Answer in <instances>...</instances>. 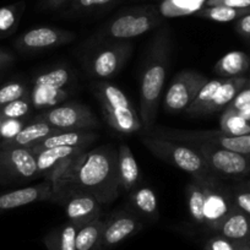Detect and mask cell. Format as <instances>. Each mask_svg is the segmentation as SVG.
Wrapping results in <instances>:
<instances>
[{"instance_id": "6da1fadb", "label": "cell", "mask_w": 250, "mask_h": 250, "mask_svg": "<svg viewBox=\"0 0 250 250\" xmlns=\"http://www.w3.org/2000/svg\"><path fill=\"white\" fill-rule=\"evenodd\" d=\"M73 193H85L95 196L102 205L114 203L119 196L118 177V147L113 144L101 145L79 156L53 182L50 203H59Z\"/></svg>"}, {"instance_id": "7a4b0ae2", "label": "cell", "mask_w": 250, "mask_h": 250, "mask_svg": "<svg viewBox=\"0 0 250 250\" xmlns=\"http://www.w3.org/2000/svg\"><path fill=\"white\" fill-rule=\"evenodd\" d=\"M172 40L166 26L151 41L140 83V118L146 128L153 126L162 97L163 85L169 68Z\"/></svg>"}, {"instance_id": "3957f363", "label": "cell", "mask_w": 250, "mask_h": 250, "mask_svg": "<svg viewBox=\"0 0 250 250\" xmlns=\"http://www.w3.org/2000/svg\"><path fill=\"white\" fill-rule=\"evenodd\" d=\"M141 143L153 156L187 172L200 184L208 185L218 179L210 172L200 153L188 144L146 134L141 138Z\"/></svg>"}, {"instance_id": "277c9868", "label": "cell", "mask_w": 250, "mask_h": 250, "mask_svg": "<svg viewBox=\"0 0 250 250\" xmlns=\"http://www.w3.org/2000/svg\"><path fill=\"white\" fill-rule=\"evenodd\" d=\"M102 109L105 123L115 131L133 134L143 128V120L136 113L129 98L118 86L98 80L91 85Z\"/></svg>"}, {"instance_id": "5b68a950", "label": "cell", "mask_w": 250, "mask_h": 250, "mask_svg": "<svg viewBox=\"0 0 250 250\" xmlns=\"http://www.w3.org/2000/svg\"><path fill=\"white\" fill-rule=\"evenodd\" d=\"M163 26L160 9L155 5L135 6L118 13L100 30L101 41H130Z\"/></svg>"}, {"instance_id": "8992f818", "label": "cell", "mask_w": 250, "mask_h": 250, "mask_svg": "<svg viewBox=\"0 0 250 250\" xmlns=\"http://www.w3.org/2000/svg\"><path fill=\"white\" fill-rule=\"evenodd\" d=\"M145 134L183 144H208L234 152L250 155V134L230 136L221 130H180L162 126H151L147 128Z\"/></svg>"}, {"instance_id": "52a82bcc", "label": "cell", "mask_w": 250, "mask_h": 250, "mask_svg": "<svg viewBox=\"0 0 250 250\" xmlns=\"http://www.w3.org/2000/svg\"><path fill=\"white\" fill-rule=\"evenodd\" d=\"M205 160L210 172L218 179L240 180L250 177V155L234 152L208 144H188Z\"/></svg>"}, {"instance_id": "ba28073f", "label": "cell", "mask_w": 250, "mask_h": 250, "mask_svg": "<svg viewBox=\"0 0 250 250\" xmlns=\"http://www.w3.org/2000/svg\"><path fill=\"white\" fill-rule=\"evenodd\" d=\"M31 120L45 123L62 131L93 130L100 126V120L92 110L79 102H64L50 109L42 110Z\"/></svg>"}, {"instance_id": "9c48e42d", "label": "cell", "mask_w": 250, "mask_h": 250, "mask_svg": "<svg viewBox=\"0 0 250 250\" xmlns=\"http://www.w3.org/2000/svg\"><path fill=\"white\" fill-rule=\"evenodd\" d=\"M133 47L130 41H105L91 55L87 64L88 73L98 80L114 78L129 60Z\"/></svg>"}, {"instance_id": "30bf717a", "label": "cell", "mask_w": 250, "mask_h": 250, "mask_svg": "<svg viewBox=\"0 0 250 250\" xmlns=\"http://www.w3.org/2000/svg\"><path fill=\"white\" fill-rule=\"evenodd\" d=\"M208 79L195 70H183L175 75L163 100V107L168 113H182L193 104Z\"/></svg>"}, {"instance_id": "8fae6325", "label": "cell", "mask_w": 250, "mask_h": 250, "mask_svg": "<svg viewBox=\"0 0 250 250\" xmlns=\"http://www.w3.org/2000/svg\"><path fill=\"white\" fill-rule=\"evenodd\" d=\"M203 188L205 193L204 228L217 233L223 221L227 218V216L235 206L232 191H230V185L223 180L217 179L210 184L203 185Z\"/></svg>"}, {"instance_id": "7c38bea8", "label": "cell", "mask_w": 250, "mask_h": 250, "mask_svg": "<svg viewBox=\"0 0 250 250\" xmlns=\"http://www.w3.org/2000/svg\"><path fill=\"white\" fill-rule=\"evenodd\" d=\"M38 178L36 155L30 148H0V179L31 180Z\"/></svg>"}, {"instance_id": "4fadbf2b", "label": "cell", "mask_w": 250, "mask_h": 250, "mask_svg": "<svg viewBox=\"0 0 250 250\" xmlns=\"http://www.w3.org/2000/svg\"><path fill=\"white\" fill-rule=\"evenodd\" d=\"M76 35L62 28L41 26L31 28L15 41V47L23 53H37L53 49L75 40Z\"/></svg>"}, {"instance_id": "5bb4252c", "label": "cell", "mask_w": 250, "mask_h": 250, "mask_svg": "<svg viewBox=\"0 0 250 250\" xmlns=\"http://www.w3.org/2000/svg\"><path fill=\"white\" fill-rule=\"evenodd\" d=\"M88 148V146H59L35 153L37 160L38 178H43V180H49L53 183Z\"/></svg>"}, {"instance_id": "9a60e30c", "label": "cell", "mask_w": 250, "mask_h": 250, "mask_svg": "<svg viewBox=\"0 0 250 250\" xmlns=\"http://www.w3.org/2000/svg\"><path fill=\"white\" fill-rule=\"evenodd\" d=\"M143 227L144 222L140 216L129 208L115 211L104 221L102 235L103 250L115 247L123 240L128 239L140 232Z\"/></svg>"}, {"instance_id": "2e32d148", "label": "cell", "mask_w": 250, "mask_h": 250, "mask_svg": "<svg viewBox=\"0 0 250 250\" xmlns=\"http://www.w3.org/2000/svg\"><path fill=\"white\" fill-rule=\"evenodd\" d=\"M58 204L64 208L69 222L74 223L78 227L101 218V215H102L103 205L90 194H69L59 200Z\"/></svg>"}, {"instance_id": "e0dca14e", "label": "cell", "mask_w": 250, "mask_h": 250, "mask_svg": "<svg viewBox=\"0 0 250 250\" xmlns=\"http://www.w3.org/2000/svg\"><path fill=\"white\" fill-rule=\"evenodd\" d=\"M53 183L43 180L37 184L19 188L0 194V213L40 201H52Z\"/></svg>"}, {"instance_id": "ac0fdd59", "label": "cell", "mask_w": 250, "mask_h": 250, "mask_svg": "<svg viewBox=\"0 0 250 250\" xmlns=\"http://www.w3.org/2000/svg\"><path fill=\"white\" fill-rule=\"evenodd\" d=\"M62 130L55 129L45 123L41 122H28L25 128L10 140H5L0 143V148H32L43 139L48 138L54 134L62 133Z\"/></svg>"}, {"instance_id": "d6986e66", "label": "cell", "mask_w": 250, "mask_h": 250, "mask_svg": "<svg viewBox=\"0 0 250 250\" xmlns=\"http://www.w3.org/2000/svg\"><path fill=\"white\" fill-rule=\"evenodd\" d=\"M118 177H119L120 193H130L139 185L140 169L138 162L126 144L118 146Z\"/></svg>"}, {"instance_id": "ffe728a7", "label": "cell", "mask_w": 250, "mask_h": 250, "mask_svg": "<svg viewBox=\"0 0 250 250\" xmlns=\"http://www.w3.org/2000/svg\"><path fill=\"white\" fill-rule=\"evenodd\" d=\"M98 139L97 133L93 130L62 131L41 140L35 147L31 148L33 153L41 152L47 148L59 147V146H88L90 147Z\"/></svg>"}, {"instance_id": "44dd1931", "label": "cell", "mask_w": 250, "mask_h": 250, "mask_svg": "<svg viewBox=\"0 0 250 250\" xmlns=\"http://www.w3.org/2000/svg\"><path fill=\"white\" fill-rule=\"evenodd\" d=\"M217 233L237 243L238 245L250 247V216L234 206L227 218L223 221Z\"/></svg>"}, {"instance_id": "7402d4cb", "label": "cell", "mask_w": 250, "mask_h": 250, "mask_svg": "<svg viewBox=\"0 0 250 250\" xmlns=\"http://www.w3.org/2000/svg\"><path fill=\"white\" fill-rule=\"evenodd\" d=\"M128 208L140 217L155 221L160 217L158 201L155 191L145 184H139L129 193Z\"/></svg>"}, {"instance_id": "603a6c76", "label": "cell", "mask_w": 250, "mask_h": 250, "mask_svg": "<svg viewBox=\"0 0 250 250\" xmlns=\"http://www.w3.org/2000/svg\"><path fill=\"white\" fill-rule=\"evenodd\" d=\"M249 80L250 79L247 78V76L225 79L222 85H221L220 87H218V90L216 91L212 100H211L210 103L203 109L200 117L201 115H208L212 114V113L222 112L223 109H226L227 105L232 102L233 98H234L235 96L238 95V92L247 85Z\"/></svg>"}, {"instance_id": "cb8c5ba5", "label": "cell", "mask_w": 250, "mask_h": 250, "mask_svg": "<svg viewBox=\"0 0 250 250\" xmlns=\"http://www.w3.org/2000/svg\"><path fill=\"white\" fill-rule=\"evenodd\" d=\"M250 70V58L247 53L234 50L223 55L213 66V71L221 79L244 76Z\"/></svg>"}, {"instance_id": "d4e9b609", "label": "cell", "mask_w": 250, "mask_h": 250, "mask_svg": "<svg viewBox=\"0 0 250 250\" xmlns=\"http://www.w3.org/2000/svg\"><path fill=\"white\" fill-rule=\"evenodd\" d=\"M70 96L68 88H53L47 86L32 85L30 91V100L32 107L37 110L50 109L53 107L66 102Z\"/></svg>"}, {"instance_id": "484cf974", "label": "cell", "mask_w": 250, "mask_h": 250, "mask_svg": "<svg viewBox=\"0 0 250 250\" xmlns=\"http://www.w3.org/2000/svg\"><path fill=\"white\" fill-rule=\"evenodd\" d=\"M78 229V226L69 221L52 229L44 237L47 250H76Z\"/></svg>"}, {"instance_id": "4316f807", "label": "cell", "mask_w": 250, "mask_h": 250, "mask_svg": "<svg viewBox=\"0 0 250 250\" xmlns=\"http://www.w3.org/2000/svg\"><path fill=\"white\" fill-rule=\"evenodd\" d=\"M103 226L104 221L97 218L79 227L76 233V250H103Z\"/></svg>"}, {"instance_id": "83f0119b", "label": "cell", "mask_w": 250, "mask_h": 250, "mask_svg": "<svg viewBox=\"0 0 250 250\" xmlns=\"http://www.w3.org/2000/svg\"><path fill=\"white\" fill-rule=\"evenodd\" d=\"M185 195H187L188 210L191 221L196 226L204 227L205 218H204V204H205V193L203 185L195 179L191 180L185 187Z\"/></svg>"}, {"instance_id": "f1b7e54d", "label": "cell", "mask_w": 250, "mask_h": 250, "mask_svg": "<svg viewBox=\"0 0 250 250\" xmlns=\"http://www.w3.org/2000/svg\"><path fill=\"white\" fill-rule=\"evenodd\" d=\"M75 80V74L69 66H55L38 74L32 85L53 88H66Z\"/></svg>"}, {"instance_id": "f546056e", "label": "cell", "mask_w": 250, "mask_h": 250, "mask_svg": "<svg viewBox=\"0 0 250 250\" xmlns=\"http://www.w3.org/2000/svg\"><path fill=\"white\" fill-rule=\"evenodd\" d=\"M25 9V1H19L0 8V40L15 33Z\"/></svg>"}, {"instance_id": "4dcf8cb0", "label": "cell", "mask_w": 250, "mask_h": 250, "mask_svg": "<svg viewBox=\"0 0 250 250\" xmlns=\"http://www.w3.org/2000/svg\"><path fill=\"white\" fill-rule=\"evenodd\" d=\"M247 14H250L249 9L228 8V6H204L195 14L198 18L204 20L215 21V22H230L237 21Z\"/></svg>"}, {"instance_id": "1f68e13d", "label": "cell", "mask_w": 250, "mask_h": 250, "mask_svg": "<svg viewBox=\"0 0 250 250\" xmlns=\"http://www.w3.org/2000/svg\"><path fill=\"white\" fill-rule=\"evenodd\" d=\"M208 0H162L160 13L162 16H182L196 14Z\"/></svg>"}, {"instance_id": "d6a6232c", "label": "cell", "mask_w": 250, "mask_h": 250, "mask_svg": "<svg viewBox=\"0 0 250 250\" xmlns=\"http://www.w3.org/2000/svg\"><path fill=\"white\" fill-rule=\"evenodd\" d=\"M220 130L230 136H242L250 134V120L244 119L233 110H222L220 118Z\"/></svg>"}, {"instance_id": "836d02e7", "label": "cell", "mask_w": 250, "mask_h": 250, "mask_svg": "<svg viewBox=\"0 0 250 250\" xmlns=\"http://www.w3.org/2000/svg\"><path fill=\"white\" fill-rule=\"evenodd\" d=\"M223 80L225 79H213V80H208V83L204 85V87L201 88L200 92L196 96L195 101L193 102V104L187 109V114L190 115V117H200L201 112H203L204 108L210 103V101L212 100V97L215 96L216 91L218 90L221 85H222Z\"/></svg>"}, {"instance_id": "e575fe53", "label": "cell", "mask_w": 250, "mask_h": 250, "mask_svg": "<svg viewBox=\"0 0 250 250\" xmlns=\"http://www.w3.org/2000/svg\"><path fill=\"white\" fill-rule=\"evenodd\" d=\"M117 0H70L65 15H85V14L96 13L98 10H104L115 4Z\"/></svg>"}, {"instance_id": "d590c367", "label": "cell", "mask_w": 250, "mask_h": 250, "mask_svg": "<svg viewBox=\"0 0 250 250\" xmlns=\"http://www.w3.org/2000/svg\"><path fill=\"white\" fill-rule=\"evenodd\" d=\"M30 96L16 100L0 107V117L3 119H27L32 112Z\"/></svg>"}, {"instance_id": "8d00e7d4", "label": "cell", "mask_w": 250, "mask_h": 250, "mask_svg": "<svg viewBox=\"0 0 250 250\" xmlns=\"http://www.w3.org/2000/svg\"><path fill=\"white\" fill-rule=\"evenodd\" d=\"M229 185L235 206L250 216V177L235 180Z\"/></svg>"}, {"instance_id": "74e56055", "label": "cell", "mask_w": 250, "mask_h": 250, "mask_svg": "<svg viewBox=\"0 0 250 250\" xmlns=\"http://www.w3.org/2000/svg\"><path fill=\"white\" fill-rule=\"evenodd\" d=\"M30 96L27 86L20 81H11L0 86V107L16 100Z\"/></svg>"}, {"instance_id": "f35d334b", "label": "cell", "mask_w": 250, "mask_h": 250, "mask_svg": "<svg viewBox=\"0 0 250 250\" xmlns=\"http://www.w3.org/2000/svg\"><path fill=\"white\" fill-rule=\"evenodd\" d=\"M27 124V119H4L0 126V140L5 141L15 138Z\"/></svg>"}, {"instance_id": "ab89813d", "label": "cell", "mask_w": 250, "mask_h": 250, "mask_svg": "<svg viewBox=\"0 0 250 250\" xmlns=\"http://www.w3.org/2000/svg\"><path fill=\"white\" fill-rule=\"evenodd\" d=\"M239 245L220 233H215L205 243L204 250H237Z\"/></svg>"}, {"instance_id": "60d3db41", "label": "cell", "mask_w": 250, "mask_h": 250, "mask_svg": "<svg viewBox=\"0 0 250 250\" xmlns=\"http://www.w3.org/2000/svg\"><path fill=\"white\" fill-rule=\"evenodd\" d=\"M250 104V80L248 81L247 85L238 92V95L233 98L232 102L227 105L226 109L233 110V112H238V110L243 109L244 107ZM225 110V109H223Z\"/></svg>"}, {"instance_id": "b9f144b4", "label": "cell", "mask_w": 250, "mask_h": 250, "mask_svg": "<svg viewBox=\"0 0 250 250\" xmlns=\"http://www.w3.org/2000/svg\"><path fill=\"white\" fill-rule=\"evenodd\" d=\"M228 6V8L249 9L250 0H208L205 6Z\"/></svg>"}, {"instance_id": "7bdbcfd3", "label": "cell", "mask_w": 250, "mask_h": 250, "mask_svg": "<svg viewBox=\"0 0 250 250\" xmlns=\"http://www.w3.org/2000/svg\"><path fill=\"white\" fill-rule=\"evenodd\" d=\"M235 31L242 37L250 40V14H247L235 22Z\"/></svg>"}, {"instance_id": "ee69618b", "label": "cell", "mask_w": 250, "mask_h": 250, "mask_svg": "<svg viewBox=\"0 0 250 250\" xmlns=\"http://www.w3.org/2000/svg\"><path fill=\"white\" fill-rule=\"evenodd\" d=\"M66 3H70V0H41L40 9L43 11H52L62 8Z\"/></svg>"}, {"instance_id": "f6af8a7d", "label": "cell", "mask_w": 250, "mask_h": 250, "mask_svg": "<svg viewBox=\"0 0 250 250\" xmlns=\"http://www.w3.org/2000/svg\"><path fill=\"white\" fill-rule=\"evenodd\" d=\"M13 62L14 55L10 52H8V50L0 48V73L5 70V69H8Z\"/></svg>"}, {"instance_id": "bcb514c9", "label": "cell", "mask_w": 250, "mask_h": 250, "mask_svg": "<svg viewBox=\"0 0 250 250\" xmlns=\"http://www.w3.org/2000/svg\"><path fill=\"white\" fill-rule=\"evenodd\" d=\"M235 113H237L238 115H240L242 118H244V119L250 120V104L247 105V107H244L243 109L238 110V112H235Z\"/></svg>"}, {"instance_id": "7dc6e473", "label": "cell", "mask_w": 250, "mask_h": 250, "mask_svg": "<svg viewBox=\"0 0 250 250\" xmlns=\"http://www.w3.org/2000/svg\"><path fill=\"white\" fill-rule=\"evenodd\" d=\"M237 250H250L249 245H239Z\"/></svg>"}, {"instance_id": "c3c4849f", "label": "cell", "mask_w": 250, "mask_h": 250, "mask_svg": "<svg viewBox=\"0 0 250 250\" xmlns=\"http://www.w3.org/2000/svg\"><path fill=\"white\" fill-rule=\"evenodd\" d=\"M3 118H1V117H0V126H1V124H3Z\"/></svg>"}, {"instance_id": "681fc988", "label": "cell", "mask_w": 250, "mask_h": 250, "mask_svg": "<svg viewBox=\"0 0 250 250\" xmlns=\"http://www.w3.org/2000/svg\"><path fill=\"white\" fill-rule=\"evenodd\" d=\"M0 183H1V179H0Z\"/></svg>"}, {"instance_id": "f907efd6", "label": "cell", "mask_w": 250, "mask_h": 250, "mask_svg": "<svg viewBox=\"0 0 250 250\" xmlns=\"http://www.w3.org/2000/svg\"><path fill=\"white\" fill-rule=\"evenodd\" d=\"M0 143H1V140H0Z\"/></svg>"}, {"instance_id": "816d5d0a", "label": "cell", "mask_w": 250, "mask_h": 250, "mask_svg": "<svg viewBox=\"0 0 250 250\" xmlns=\"http://www.w3.org/2000/svg\"><path fill=\"white\" fill-rule=\"evenodd\" d=\"M161 1H162V0H161Z\"/></svg>"}, {"instance_id": "f5cc1de1", "label": "cell", "mask_w": 250, "mask_h": 250, "mask_svg": "<svg viewBox=\"0 0 250 250\" xmlns=\"http://www.w3.org/2000/svg\"><path fill=\"white\" fill-rule=\"evenodd\" d=\"M249 79H250V78H249Z\"/></svg>"}]
</instances>
